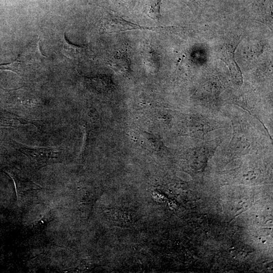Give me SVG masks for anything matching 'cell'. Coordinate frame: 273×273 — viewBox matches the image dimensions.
I'll return each mask as SVG.
<instances>
[{"instance_id": "3", "label": "cell", "mask_w": 273, "mask_h": 273, "mask_svg": "<svg viewBox=\"0 0 273 273\" xmlns=\"http://www.w3.org/2000/svg\"><path fill=\"white\" fill-rule=\"evenodd\" d=\"M19 150L26 156L36 160H48L55 156V150L52 148H32L22 145Z\"/></svg>"}, {"instance_id": "5", "label": "cell", "mask_w": 273, "mask_h": 273, "mask_svg": "<svg viewBox=\"0 0 273 273\" xmlns=\"http://www.w3.org/2000/svg\"><path fill=\"white\" fill-rule=\"evenodd\" d=\"M63 54L66 57L70 59H78L82 57L84 54L85 49L82 46H79L70 43L63 35Z\"/></svg>"}, {"instance_id": "7", "label": "cell", "mask_w": 273, "mask_h": 273, "mask_svg": "<svg viewBox=\"0 0 273 273\" xmlns=\"http://www.w3.org/2000/svg\"><path fill=\"white\" fill-rule=\"evenodd\" d=\"M21 61L18 58L11 63L0 64V71H9L18 75L21 72Z\"/></svg>"}, {"instance_id": "2", "label": "cell", "mask_w": 273, "mask_h": 273, "mask_svg": "<svg viewBox=\"0 0 273 273\" xmlns=\"http://www.w3.org/2000/svg\"><path fill=\"white\" fill-rule=\"evenodd\" d=\"M104 27L109 33L122 32L137 29H156L157 27L149 28L127 22L121 18H110L104 23Z\"/></svg>"}, {"instance_id": "6", "label": "cell", "mask_w": 273, "mask_h": 273, "mask_svg": "<svg viewBox=\"0 0 273 273\" xmlns=\"http://www.w3.org/2000/svg\"><path fill=\"white\" fill-rule=\"evenodd\" d=\"M162 0H149L147 6V11L151 18L159 20L161 18Z\"/></svg>"}, {"instance_id": "4", "label": "cell", "mask_w": 273, "mask_h": 273, "mask_svg": "<svg viewBox=\"0 0 273 273\" xmlns=\"http://www.w3.org/2000/svg\"><path fill=\"white\" fill-rule=\"evenodd\" d=\"M3 126L11 127H18L24 125H32L37 128L40 127L39 122L32 119L25 118L18 116H7L2 119Z\"/></svg>"}, {"instance_id": "1", "label": "cell", "mask_w": 273, "mask_h": 273, "mask_svg": "<svg viewBox=\"0 0 273 273\" xmlns=\"http://www.w3.org/2000/svg\"><path fill=\"white\" fill-rule=\"evenodd\" d=\"M241 41V39H235L232 41H231V43L223 44L216 51V56L218 59L227 64L233 75H236L243 79L241 68L238 65L235 58L236 50Z\"/></svg>"}]
</instances>
